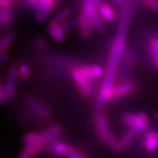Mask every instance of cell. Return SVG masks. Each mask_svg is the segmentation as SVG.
Wrapping results in <instances>:
<instances>
[{
	"label": "cell",
	"instance_id": "74e56055",
	"mask_svg": "<svg viewBox=\"0 0 158 158\" xmlns=\"http://www.w3.org/2000/svg\"><path fill=\"white\" fill-rule=\"evenodd\" d=\"M83 1H84V0H83ZM91 1H94L95 3H97V4H98V5L99 6V5L101 4V3L103 2V1H104V0H91Z\"/></svg>",
	"mask_w": 158,
	"mask_h": 158
},
{
	"label": "cell",
	"instance_id": "7c38bea8",
	"mask_svg": "<svg viewBox=\"0 0 158 158\" xmlns=\"http://www.w3.org/2000/svg\"><path fill=\"white\" fill-rule=\"evenodd\" d=\"M121 60L123 61L125 66H127V68H134L136 65L137 59H136L135 54L133 49L127 45H126L125 47L123 53H122Z\"/></svg>",
	"mask_w": 158,
	"mask_h": 158
},
{
	"label": "cell",
	"instance_id": "30bf717a",
	"mask_svg": "<svg viewBox=\"0 0 158 158\" xmlns=\"http://www.w3.org/2000/svg\"><path fill=\"white\" fill-rule=\"evenodd\" d=\"M26 103L34 112L40 115V117L45 118H50L52 117V112L48 107H45L42 104L34 99L33 98H27Z\"/></svg>",
	"mask_w": 158,
	"mask_h": 158
},
{
	"label": "cell",
	"instance_id": "e0dca14e",
	"mask_svg": "<svg viewBox=\"0 0 158 158\" xmlns=\"http://www.w3.org/2000/svg\"><path fill=\"white\" fill-rule=\"evenodd\" d=\"M137 132L138 131L135 129L134 127H130L124 135L122 136V138L120 139V143H121V146H122L123 149L129 147L130 144L132 143L133 140L135 139V137L137 135Z\"/></svg>",
	"mask_w": 158,
	"mask_h": 158
},
{
	"label": "cell",
	"instance_id": "f35d334b",
	"mask_svg": "<svg viewBox=\"0 0 158 158\" xmlns=\"http://www.w3.org/2000/svg\"><path fill=\"white\" fill-rule=\"evenodd\" d=\"M156 119H157V120H158V113H156Z\"/></svg>",
	"mask_w": 158,
	"mask_h": 158
},
{
	"label": "cell",
	"instance_id": "ac0fdd59",
	"mask_svg": "<svg viewBox=\"0 0 158 158\" xmlns=\"http://www.w3.org/2000/svg\"><path fill=\"white\" fill-rule=\"evenodd\" d=\"M18 72H19V78L21 80H27L30 77L32 74V69L27 62H22L18 67Z\"/></svg>",
	"mask_w": 158,
	"mask_h": 158
},
{
	"label": "cell",
	"instance_id": "d6a6232c",
	"mask_svg": "<svg viewBox=\"0 0 158 158\" xmlns=\"http://www.w3.org/2000/svg\"><path fill=\"white\" fill-rule=\"evenodd\" d=\"M8 100H10V99H9L8 96L6 95V93L5 92L3 86L0 87V104H5Z\"/></svg>",
	"mask_w": 158,
	"mask_h": 158
},
{
	"label": "cell",
	"instance_id": "5bb4252c",
	"mask_svg": "<svg viewBox=\"0 0 158 158\" xmlns=\"http://www.w3.org/2000/svg\"><path fill=\"white\" fill-rule=\"evenodd\" d=\"M73 149L67 143H64L62 141H54L52 144V151L57 156H66L71 152Z\"/></svg>",
	"mask_w": 158,
	"mask_h": 158
},
{
	"label": "cell",
	"instance_id": "5b68a950",
	"mask_svg": "<svg viewBox=\"0 0 158 158\" xmlns=\"http://www.w3.org/2000/svg\"><path fill=\"white\" fill-rule=\"evenodd\" d=\"M94 125L96 130L97 136L102 143L106 142V137L111 133L110 127L106 118L100 112H97L94 115Z\"/></svg>",
	"mask_w": 158,
	"mask_h": 158
},
{
	"label": "cell",
	"instance_id": "2e32d148",
	"mask_svg": "<svg viewBox=\"0 0 158 158\" xmlns=\"http://www.w3.org/2000/svg\"><path fill=\"white\" fill-rule=\"evenodd\" d=\"M15 40V34L8 32L0 38V52H8V49L12 45Z\"/></svg>",
	"mask_w": 158,
	"mask_h": 158
},
{
	"label": "cell",
	"instance_id": "484cf974",
	"mask_svg": "<svg viewBox=\"0 0 158 158\" xmlns=\"http://www.w3.org/2000/svg\"><path fill=\"white\" fill-rule=\"evenodd\" d=\"M79 69L81 70V72L84 74L86 78L88 79L90 81V83H95L97 81V78L94 77V75L91 71V69H90V66H88V65H83L81 67H79Z\"/></svg>",
	"mask_w": 158,
	"mask_h": 158
},
{
	"label": "cell",
	"instance_id": "4dcf8cb0",
	"mask_svg": "<svg viewBox=\"0 0 158 158\" xmlns=\"http://www.w3.org/2000/svg\"><path fill=\"white\" fill-rule=\"evenodd\" d=\"M38 156L39 155H37V154H34V153L23 149L22 151L19 154V158H37Z\"/></svg>",
	"mask_w": 158,
	"mask_h": 158
},
{
	"label": "cell",
	"instance_id": "603a6c76",
	"mask_svg": "<svg viewBox=\"0 0 158 158\" xmlns=\"http://www.w3.org/2000/svg\"><path fill=\"white\" fill-rule=\"evenodd\" d=\"M71 15V10L70 9H63L60 12H58L55 17L52 19L51 21L56 23H62L63 21H65L66 19H68L70 17Z\"/></svg>",
	"mask_w": 158,
	"mask_h": 158
},
{
	"label": "cell",
	"instance_id": "44dd1931",
	"mask_svg": "<svg viewBox=\"0 0 158 158\" xmlns=\"http://www.w3.org/2000/svg\"><path fill=\"white\" fill-rule=\"evenodd\" d=\"M91 22L92 25L94 27V28L96 31H98V33H101V34H105L106 32V24L105 21L102 19L101 16L98 14L94 18H92L91 19Z\"/></svg>",
	"mask_w": 158,
	"mask_h": 158
},
{
	"label": "cell",
	"instance_id": "9a60e30c",
	"mask_svg": "<svg viewBox=\"0 0 158 158\" xmlns=\"http://www.w3.org/2000/svg\"><path fill=\"white\" fill-rule=\"evenodd\" d=\"M82 10L90 17L91 19L97 15L99 14L98 12V5L91 0H84L82 5Z\"/></svg>",
	"mask_w": 158,
	"mask_h": 158
},
{
	"label": "cell",
	"instance_id": "6da1fadb",
	"mask_svg": "<svg viewBox=\"0 0 158 158\" xmlns=\"http://www.w3.org/2000/svg\"><path fill=\"white\" fill-rule=\"evenodd\" d=\"M124 11L122 12L119 30L113 40L112 50L109 58L108 67L106 70V77L105 80L102 84L101 90L98 93V96L95 104V109L97 112H100L104 108L105 105L108 101L112 100V92L114 87V81L115 77L118 70V64L121 60L122 53L124 50L125 47L127 45L126 40H127V32L130 20V5L129 2H125L123 5Z\"/></svg>",
	"mask_w": 158,
	"mask_h": 158
},
{
	"label": "cell",
	"instance_id": "d590c367",
	"mask_svg": "<svg viewBox=\"0 0 158 158\" xmlns=\"http://www.w3.org/2000/svg\"><path fill=\"white\" fill-rule=\"evenodd\" d=\"M112 1L118 6H122L125 4V0H112Z\"/></svg>",
	"mask_w": 158,
	"mask_h": 158
},
{
	"label": "cell",
	"instance_id": "4fadbf2b",
	"mask_svg": "<svg viewBox=\"0 0 158 158\" xmlns=\"http://www.w3.org/2000/svg\"><path fill=\"white\" fill-rule=\"evenodd\" d=\"M14 13L11 8L0 7V28H4L11 25L13 20Z\"/></svg>",
	"mask_w": 158,
	"mask_h": 158
},
{
	"label": "cell",
	"instance_id": "ba28073f",
	"mask_svg": "<svg viewBox=\"0 0 158 158\" xmlns=\"http://www.w3.org/2000/svg\"><path fill=\"white\" fill-rule=\"evenodd\" d=\"M98 12L105 23L112 24L117 19V11L111 4L103 1L98 6Z\"/></svg>",
	"mask_w": 158,
	"mask_h": 158
},
{
	"label": "cell",
	"instance_id": "7a4b0ae2",
	"mask_svg": "<svg viewBox=\"0 0 158 158\" xmlns=\"http://www.w3.org/2000/svg\"><path fill=\"white\" fill-rule=\"evenodd\" d=\"M125 125L134 127L137 131H146L149 127V118L147 113H125L122 116Z\"/></svg>",
	"mask_w": 158,
	"mask_h": 158
},
{
	"label": "cell",
	"instance_id": "f546056e",
	"mask_svg": "<svg viewBox=\"0 0 158 158\" xmlns=\"http://www.w3.org/2000/svg\"><path fill=\"white\" fill-rule=\"evenodd\" d=\"M143 4L158 14V0H142Z\"/></svg>",
	"mask_w": 158,
	"mask_h": 158
},
{
	"label": "cell",
	"instance_id": "e575fe53",
	"mask_svg": "<svg viewBox=\"0 0 158 158\" xmlns=\"http://www.w3.org/2000/svg\"><path fill=\"white\" fill-rule=\"evenodd\" d=\"M69 158H87L85 157V156H83L82 154H80L77 151H76V150H72L71 152L69 154Z\"/></svg>",
	"mask_w": 158,
	"mask_h": 158
},
{
	"label": "cell",
	"instance_id": "7402d4cb",
	"mask_svg": "<svg viewBox=\"0 0 158 158\" xmlns=\"http://www.w3.org/2000/svg\"><path fill=\"white\" fill-rule=\"evenodd\" d=\"M46 131L48 132V134L52 137V139L55 141H56L60 136H62V134H63V130H62V127L57 124L52 125Z\"/></svg>",
	"mask_w": 158,
	"mask_h": 158
},
{
	"label": "cell",
	"instance_id": "ab89813d",
	"mask_svg": "<svg viewBox=\"0 0 158 158\" xmlns=\"http://www.w3.org/2000/svg\"><path fill=\"white\" fill-rule=\"evenodd\" d=\"M2 86H3V85H2V84H1V82H0V87H2Z\"/></svg>",
	"mask_w": 158,
	"mask_h": 158
},
{
	"label": "cell",
	"instance_id": "9c48e42d",
	"mask_svg": "<svg viewBox=\"0 0 158 158\" xmlns=\"http://www.w3.org/2000/svg\"><path fill=\"white\" fill-rule=\"evenodd\" d=\"M48 32L51 39L57 43H62L66 39L67 32L64 30L61 23H56L50 21L48 26Z\"/></svg>",
	"mask_w": 158,
	"mask_h": 158
},
{
	"label": "cell",
	"instance_id": "277c9868",
	"mask_svg": "<svg viewBox=\"0 0 158 158\" xmlns=\"http://www.w3.org/2000/svg\"><path fill=\"white\" fill-rule=\"evenodd\" d=\"M70 76L76 83V85L78 89L79 93L84 98H89L91 96L90 93V83L88 79L84 76L78 68L74 69L70 72Z\"/></svg>",
	"mask_w": 158,
	"mask_h": 158
},
{
	"label": "cell",
	"instance_id": "52a82bcc",
	"mask_svg": "<svg viewBox=\"0 0 158 158\" xmlns=\"http://www.w3.org/2000/svg\"><path fill=\"white\" fill-rule=\"evenodd\" d=\"M137 89V85L135 82H127L124 84H120L118 85H114L112 92V100L117 99L133 93Z\"/></svg>",
	"mask_w": 158,
	"mask_h": 158
},
{
	"label": "cell",
	"instance_id": "60d3db41",
	"mask_svg": "<svg viewBox=\"0 0 158 158\" xmlns=\"http://www.w3.org/2000/svg\"><path fill=\"white\" fill-rule=\"evenodd\" d=\"M14 1H15V0H14Z\"/></svg>",
	"mask_w": 158,
	"mask_h": 158
},
{
	"label": "cell",
	"instance_id": "8d00e7d4",
	"mask_svg": "<svg viewBox=\"0 0 158 158\" xmlns=\"http://www.w3.org/2000/svg\"><path fill=\"white\" fill-rule=\"evenodd\" d=\"M152 62H153V65H154V67H155L156 69L158 71V56H156L153 59Z\"/></svg>",
	"mask_w": 158,
	"mask_h": 158
},
{
	"label": "cell",
	"instance_id": "8fae6325",
	"mask_svg": "<svg viewBox=\"0 0 158 158\" xmlns=\"http://www.w3.org/2000/svg\"><path fill=\"white\" fill-rule=\"evenodd\" d=\"M145 148L148 152H155L158 148V132L151 130L145 135Z\"/></svg>",
	"mask_w": 158,
	"mask_h": 158
},
{
	"label": "cell",
	"instance_id": "3957f363",
	"mask_svg": "<svg viewBox=\"0 0 158 158\" xmlns=\"http://www.w3.org/2000/svg\"><path fill=\"white\" fill-rule=\"evenodd\" d=\"M77 22V28L81 37L85 40L91 38L94 34L95 28L92 25L90 17L83 10H81V11L79 12Z\"/></svg>",
	"mask_w": 158,
	"mask_h": 158
},
{
	"label": "cell",
	"instance_id": "83f0119b",
	"mask_svg": "<svg viewBox=\"0 0 158 158\" xmlns=\"http://www.w3.org/2000/svg\"><path fill=\"white\" fill-rule=\"evenodd\" d=\"M48 14L42 8H40V7H39L38 9L35 10L34 17H35L36 21H38V22H44L46 20V19H47V17H48Z\"/></svg>",
	"mask_w": 158,
	"mask_h": 158
},
{
	"label": "cell",
	"instance_id": "f1b7e54d",
	"mask_svg": "<svg viewBox=\"0 0 158 158\" xmlns=\"http://www.w3.org/2000/svg\"><path fill=\"white\" fill-rule=\"evenodd\" d=\"M90 69H91V71H92V73L94 75V77L97 79L102 77L105 75V73H106L105 69L103 68L102 66H100V65H92V66H90Z\"/></svg>",
	"mask_w": 158,
	"mask_h": 158
},
{
	"label": "cell",
	"instance_id": "d6986e66",
	"mask_svg": "<svg viewBox=\"0 0 158 158\" xmlns=\"http://www.w3.org/2000/svg\"><path fill=\"white\" fill-rule=\"evenodd\" d=\"M106 143L109 145V147L111 148V149L113 150V152L118 153L123 149L122 146H121V143H120V141H118V139L111 133L106 137Z\"/></svg>",
	"mask_w": 158,
	"mask_h": 158
},
{
	"label": "cell",
	"instance_id": "ffe728a7",
	"mask_svg": "<svg viewBox=\"0 0 158 158\" xmlns=\"http://www.w3.org/2000/svg\"><path fill=\"white\" fill-rule=\"evenodd\" d=\"M18 67L19 65L17 64H12L8 69V72H7V77L6 81L7 83L10 84H15L17 83V80L19 78V72H18Z\"/></svg>",
	"mask_w": 158,
	"mask_h": 158
},
{
	"label": "cell",
	"instance_id": "4316f807",
	"mask_svg": "<svg viewBox=\"0 0 158 158\" xmlns=\"http://www.w3.org/2000/svg\"><path fill=\"white\" fill-rule=\"evenodd\" d=\"M61 25L62 26V27L64 28V30L67 32V33H69L70 31H72L76 27H77V20L75 19H66L65 21L61 23Z\"/></svg>",
	"mask_w": 158,
	"mask_h": 158
},
{
	"label": "cell",
	"instance_id": "cb8c5ba5",
	"mask_svg": "<svg viewBox=\"0 0 158 158\" xmlns=\"http://www.w3.org/2000/svg\"><path fill=\"white\" fill-rule=\"evenodd\" d=\"M148 51L151 60L158 56V37H155L150 40L148 43Z\"/></svg>",
	"mask_w": 158,
	"mask_h": 158
},
{
	"label": "cell",
	"instance_id": "1f68e13d",
	"mask_svg": "<svg viewBox=\"0 0 158 158\" xmlns=\"http://www.w3.org/2000/svg\"><path fill=\"white\" fill-rule=\"evenodd\" d=\"M27 4L30 7H32L34 11L36 9H38L39 7H40V0H26Z\"/></svg>",
	"mask_w": 158,
	"mask_h": 158
},
{
	"label": "cell",
	"instance_id": "8992f818",
	"mask_svg": "<svg viewBox=\"0 0 158 158\" xmlns=\"http://www.w3.org/2000/svg\"><path fill=\"white\" fill-rule=\"evenodd\" d=\"M53 141H55L51 138V136L48 134L46 130L43 132H30L23 136L24 144L35 143V144H41L46 146L47 144L52 143Z\"/></svg>",
	"mask_w": 158,
	"mask_h": 158
},
{
	"label": "cell",
	"instance_id": "d4e9b609",
	"mask_svg": "<svg viewBox=\"0 0 158 158\" xmlns=\"http://www.w3.org/2000/svg\"><path fill=\"white\" fill-rule=\"evenodd\" d=\"M45 148L44 145H41V144H35V143H27V144H25L23 149L29 151V152L34 153V154H37L39 155L40 153L41 152L43 149Z\"/></svg>",
	"mask_w": 158,
	"mask_h": 158
},
{
	"label": "cell",
	"instance_id": "836d02e7",
	"mask_svg": "<svg viewBox=\"0 0 158 158\" xmlns=\"http://www.w3.org/2000/svg\"><path fill=\"white\" fill-rule=\"evenodd\" d=\"M10 55L8 52H0V64L8 61Z\"/></svg>",
	"mask_w": 158,
	"mask_h": 158
}]
</instances>
